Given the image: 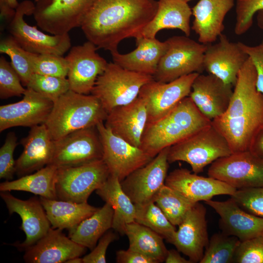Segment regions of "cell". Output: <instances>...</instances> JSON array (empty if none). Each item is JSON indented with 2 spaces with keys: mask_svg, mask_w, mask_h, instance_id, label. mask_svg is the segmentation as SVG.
Returning a JSON list of instances; mask_svg holds the SVG:
<instances>
[{
  "mask_svg": "<svg viewBox=\"0 0 263 263\" xmlns=\"http://www.w3.org/2000/svg\"><path fill=\"white\" fill-rule=\"evenodd\" d=\"M102 158V146L96 126L73 132L55 141L49 165L57 169L75 167Z\"/></svg>",
  "mask_w": 263,
  "mask_h": 263,
  "instance_id": "obj_12",
  "label": "cell"
},
{
  "mask_svg": "<svg viewBox=\"0 0 263 263\" xmlns=\"http://www.w3.org/2000/svg\"><path fill=\"white\" fill-rule=\"evenodd\" d=\"M191 15L192 9L185 0H159L155 16L137 38H155L159 31L165 29H179L189 37Z\"/></svg>",
  "mask_w": 263,
  "mask_h": 263,
  "instance_id": "obj_29",
  "label": "cell"
},
{
  "mask_svg": "<svg viewBox=\"0 0 263 263\" xmlns=\"http://www.w3.org/2000/svg\"><path fill=\"white\" fill-rule=\"evenodd\" d=\"M207 173L237 190L263 187V159L249 150L232 153L211 164Z\"/></svg>",
  "mask_w": 263,
  "mask_h": 263,
  "instance_id": "obj_11",
  "label": "cell"
},
{
  "mask_svg": "<svg viewBox=\"0 0 263 263\" xmlns=\"http://www.w3.org/2000/svg\"><path fill=\"white\" fill-rule=\"evenodd\" d=\"M0 53L9 56L12 67L19 75L22 85L26 87L34 74L30 52L23 49L10 36L0 40Z\"/></svg>",
  "mask_w": 263,
  "mask_h": 263,
  "instance_id": "obj_38",
  "label": "cell"
},
{
  "mask_svg": "<svg viewBox=\"0 0 263 263\" xmlns=\"http://www.w3.org/2000/svg\"><path fill=\"white\" fill-rule=\"evenodd\" d=\"M157 8L156 0H95L80 27L98 49L114 52L122 40L139 36Z\"/></svg>",
  "mask_w": 263,
  "mask_h": 263,
  "instance_id": "obj_1",
  "label": "cell"
},
{
  "mask_svg": "<svg viewBox=\"0 0 263 263\" xmlns=\"http://www.w3.org/2000/svg\"><path fill=\"white\" fill-rule=\"evenodd\" d=\"M114 210L108 203L77 225L69 230L75 243L93 250L101 237L112 228Z\"/></svg>",
  "mask_w": 263,
  "mask_h": 263,
  "instance_id": "obj_32",
  "label": "cell"
},
{
  "mask_svg": "<svg viewBox=\"0 0 263 263\" xmlns=\"http://www.w3.org/2000/svg\"><path fill=\"white\" fill-rule=\"evenodd\" d=\"M34 74L66 77L68 66L65 57L54 54L30 52Z\"/></svg>",
  "mask_w": 263,
  "mask_h": 263,
  "instance_id": "obj_40",
  "label": "cell"
},
{
  "mask_svg": "<svg viewBox=\"0 0 263 263\" xmlns=\"http://www.w3.org/2000/svg\"><path fill=\"white\" fill-rule=\"evenodd\" d=\"M232 153L226 140L211 124L170 147L168 160L169 164L185 162L198 174L207 166Z\"/></svg>",
  "mask_w": 263,
  "mask_h": 263,
  "instance_id": "obj_5",
  "label": "cell"
},
{
  "mask_svg": "<svg viewBox=\"0 0 263 263\" xmlns=\"http://www.w3.org/2000/svg\"><path fill=\"white\" fill-rule=\"evenodd\" d=\"M238 42L252 61L256 72V88L263 94V39L260 44L253 46L241 42Z\"/></svg>",
  "mask_w": 263,
  "mask_h": 263,
  "instance_id": "obj_46",
  "label": "cell"
},
{
  "mask_svg": "<svg viewBox=\"0 0 263 263\" xmlns=\"http://www.w3.org/2000/svg\"><path fill=\"white\" fill-rule=\"evenodd\" d=\"M167 48L153 75L157 81L168 83L204 70V57L207 45L186 36H175L166 40Z\"/></svg>",
  "mask_w": 263,
  "mask_h": 263,
  "instance_id": "obj_7",
  "label": "cell"
},
{
  "mask_svg": "<svg viewBox=\"0 0 263 263\" xmlns=\"http://www.w3.org/2000/svg\"><path fill=\"white\" fill-rule=\"evenodd\" d=\"M125 234L129 239V248L153 259L157 263L165 261L168 250L159 234L135 221L126 225Z\"/></svg>",
  "mask_w": 263,
  "mask_h": 263,
  "instance_id": "obj_34",
  "label": "cell"
},
{
  "mask_svg": "<svg viewBox=\"0 0 263 263\" xmlns=\"http://www.w3.org/2000/svg\"><path fill=\"white\" fill-rule=\"evenodd\" d=\"M65 263H83L82 258L77 257L72 258L66 261Z\"/></svg>",
  "mask_w": 263,
  "mask_h": 263,
  "instance_id": "obj_53",
  "label": "cell"
},
{
  "mask_svg": "<svg viewBox=\"0 0 263 263\" xmlns=\"http://www.w3.org/2000/svg\"><path fill=\"white\" fill-rule=\"evenodd\" d=\"M169 148L162 150L148 164L120 182L123 190L134 205L154 202L156 194L165 185Z\"/></svg>",
  "mask_w": 263,
  "mask_h": 263,
  "instance_id": "obj_15",
  "label": "cell"
},
{
  "mask_svg": "<svg viewBox=\"0 0 263 263\" xmlns=\"http://www.w3.org/2000/svg\"><path fill=\"white\" fill-rule=\"evenodd\" d=\"M136 48L131 52L121 54L118 51L111 53L113 62L133 72L153 75L167 48L166 41L155 38L139 37L135 38Z\"/></svg>",
  "mask_w": 263,
  "mask_h": 263,
  "instance_id": "obj_28",
  "label": "cell"
},
{
  "mask_svg": "<svg viewBox=\"0 0 263 263\" xmlns=\"http://www.w3.org/2000/svg\"><path fill=\"white\" fill-rule=\"evenodd\" d=\"M154 202L175 226L183 222L188 212L196 203L188 199L165 184L156 194Z\"/></svg>",
  "mask_w": 263,
  "mask_h": 263,
  "instance_id": "obj_35",
  "label": "cell"
},
{
  "mask_svg": "<svg viewBox=\"0 0 263 263\" xmlns=\"http://www.w3.org/2000/svg\"><path fill=\"white\" fill-rule=\"evenodd\" d=\"M19 3L17 0H0L1 19L8 23L14 16Z\"/></svg>",
  "mask_w": 263,
  "mask_h": 263,
  "instance_id": "obj_49",
  "label": "cell"
},
{
  "mask_svg": "<svg viewBox=\"0 0 263 263\" xmlns=\"http://www.w3.org/2000/svg\"><path fill=\"white\" fill-rule=\"evenodd\" d=\"M39 200L52 225V228L68 230L90 217L99 208L87 202L77 203L40 197Z\"/></svg>",
  "mask_w": 263,
  "mask_h": 263,
  "instance_id": "obj_31",
  "label": "cell"
},
{
  "mask_svg": "<svg viewBox=\"0 0 263 263\" xmlns=\"http://www.w3.org/2000/svg\"><path fill=\"white\" fill-rule=\"evenodd\" d=\"M20 144L23 150L16 160V173L19 176L29 174L50 164L55 148V141L44 124L30 128Z\"/></svg>",
  "mask_w": 263,
  "mask_h": 263,
  "instance_id": "obj_26",
  "label": "cell"
},
{
  "mask_svg": "<svg viewBox=\"0 0 263 263\" xmlns=\"http://www.w3.org/2000/svg\"><path fill=\"white\" fill-rule=\"evenodd\" d=\"M212 124L188 96L169 113L148 124L139 148L154 158L162 150L183 140Z\"/></svg>",
  "mask_w": 263,
  "mask_h": 263,
  "instance_id": "obj_3",
  "label": "cell"
},
{
  "mask_svg": "<svg viewBox=\"0 0 263 263\" xmlns=\"http://www.w3.org/2000/svg\"><path fill=\"white\" fill-rule=\"evenodd\" d=\"M165 184L195 203L206 202L217 195L231 196L237 190L218 179L199 176L184 168L170 172Z\"/></svg>",
  "mask_w": 263,
  "mask_h": 263,
  "instance_id": "obj_20",
  "label": "cell"
},
{
  "mask_svg": "<svg viewBox=\"0 0 263 263\" xmlns=\"http://www.w3.org/2000/svg\"><path fill=\"white\" fill-rule=\"evenodd\" d=\"M23 98L0 106V132L18 127L32 128L44 124L54 106L49 99L26 88Z\"/></svg>",
  "mask_w": 263,
  "mask_h": 263,
  "instance_id": "obj_17",
  "label": "cell"
},
{
  "mask_svg": "<svg viewBox=\"0 0 263 263\" xmlns=\"http://www.w3.org/2000/svg\"><path fill=\"white\" fill-rule=\"evenodd\" d=\"M236 263H263V236L241 242L233 259Z\"/></svg>",
  "mask_w": 263,
  "mask_h": 263,
  "instance_id": "obj_44",
  "label": "cell"
},
{
  "mask_svg": "<svg viewBox=\"0 0 263 263\" xmlns=\"http://www.w3.org/2000/svg\"><path fill=\"white\" fill-rule=\"evenodd\" d=\"M107 114L96 96L70 90L54 102L44 124L56 141L73 132L96 127L105 121Z\"/></svg>",
  "mask_w": 263,
  "mask_h": 263,
  "instance_id": "obj_4",
  "label": "cell"
},
{
  "mask_svg": "<svg viewBox=\"0 0 263 263\" xmlns=\"http://www.w3.org/2000/svg\"><path fill=\"white\" fill-rule=\"evenodd\" d=\"M205 203L219 214L222 232L241 242L263 236V217L243 209L231 197L224 201L211 199Z\"/></svg>",
  "mask_w": 263,
  "mask_h": 263,
  "instance_id": "obj_23",
  "label": "cell"
},
{
  "mask_svg": "<svg viewBox=\"0 0 263 263\" xmlns=\"http://www.w3.org/2000/svg\"><path fill=\"white\" fill-rule=\"evenodd\" d=\"M186 0L187 2H188L189 1L191 0Z\"/></svg>",
  "mask_w": 263,
  "mask_h": 263,
  "instance_id": "obj_54",
  "label": "cell"
},
{
  "mask_svg": "<svg viewBox=\"0 0 263 263\" xmlns=\"http://www.w3.org/2000/svg\"><path fill=\"white\" fill-rule=\"evenodd\" d=\"M233 87L213 75L199 74L193 81L189 96L200 112L212 121L227 109Z\"/></svg>",
  "mask_w": 263,
  "mask_h": 263,
  "instance_id": "obj_21",
  "label": "cell"
},
{
  "mask_svg": "<svg viewBox=\"0 0 263 263\" xmlns=\"http://www.w3.org/2000/svg\"><path fill=\"white\" fill-rule=\"evenodd\" d=\"M95 191L113 209L112 228L124 235L126 225L134 222L135 206L123 190L119 179L110 174L107 181Z\"/></svg>",
  "mask_w": 263,
  "mask_h": 263,
  "instance_id": "obj_30",
  "label": "cell"
},
{
  "mask_svg": "<svg viewBox=\"0 0 263 263\" xmlns=\"http://www.w3.org/2000/svg\"><path fill=\"white\" fill-rule=\"evenodd\" d=\"M256 20L258 26L263 30V9L257 13Z\"/></svg>",
  "mask_w": 263,
  "mask_h": 263,
  "instance_id": "obj_52",
  "label": "cell"
},
{
  "mask_svg": "<svg viewBox=\"0 0 263 263\" xmlns=\"http://www.w3.org/2000/svg\"><path fill=\"white\" fill-rule=\"evenodd\" d=\"M206 213V207L196 203L178 225L171 243L192 263L200 262L208 243Z\"/></svg>",
  "mask_w": 263,
  "mask_h": 263,
  "instance_id": "obj_19",
  "label": "cell"
},
{
  "mask_svg": "<svg viewBox=\"0 0 263 263\" xmlns=\"http://www.w3.org/2000/svg\"><path fill=\"white\" fill-rule=\"evenodd\" d=\"M117 238V235L111 230L106 232L99 240L92 251L82 258L83 263H105L106 254L110 244Z\"/></svg>",
  "mask_w": 263,
  "mask_h": 263,
  "instance_id": "obj_47",
  "label": "cell"
},
{
  "mask_svg": "<svg viewBox=\"0 0 263 263\" xmlns=\"http://www.w3.org/2000/svg\"><path fill=\"white\" fill-rule=\"evenodd\" d=\"M97 49L88 40L71 48L65 57L70 90L84 94L91 93L98 76L103 73L108 63L96 52Z\"/></svg>",
  "mask_w": 263,
  "mask_h": 263,
  "instance_id": "obj_16",
  "label": "cell"
},
{
  "mask_svg": "<svg viewBox=\"0 0 263 263\" xmlns=\"http://www.w3.org/2000/svg\"><path fill=\"white\" fill-rule=\"evenodd\" d=\"M29 88L53 102L70 90L66 77L33 74L27 84Z\"/></svg>",
  "mask_w": 263,
  "mask_h": 263,
  "instance_id": "obj_39",
  "label": "cell"
},
{
  "mask_svg": "<svg viewBox=\"0 0 263 263\" xmlns=\"http://www.w3.org/2000/svg\"><path fill=\"white\" fill-rule=\"evenodd\" d=\"M147 122L146 104L138 96L131 103L113 109L108 113L104 124L115 135L140 147Z\"/></svg>",
  "mask_w": 263,
  "mask_h": 263,
  "instance_id": "obj_25",
  "label": "cell"
},
{
  "mask_svg": "<svg viewBox=\"0 0 263 263\" xmlns=\"http://www.w3.org/2000/svg\"><path fill=\"white\" fill-rule=\"evenodd\" d=\"M57 168L48 165L32 174L0 184V191H23L49 199H57L56 190ZM58 200V199H57Z\"/></svg>",
  "mask_w": 263,
  "mask_h": 263,
  "instance_id": "obj_33",
  "label": "cell"
},
{
  "mask_svg": "<svg viewBox=\"0 0 263 263\" xmlns=\"http://www.w3.org/2000/svg\"><path fill=\"white\" fill-rule=\"evenodd\" d=\"M96 128L102 146V159L110 174L117 177L120 182L153 158L140 148L114 134L104 122L98 124Z\"/></svg>",
  "mask_w": 263,
  "mask_h": 263,
  "instance_id": "obj_13",
  "label": "cell"
},
{
  "mask_svg": "<svg viewBox=\"0 0 263 263\" xmlns=\"http://www.w3.org/2000/svg\"><path fill=\"white\" fill-rule=\"evenodd\" d=\"M235 34H245L252 26L256 14L263 9V0H235Z\"/></svg>",
  "mask_w": 263,
  "mask_h": 263,
  "instance_id": "obj_42",
  "label": "cell"
},
{
  "mask_svg": "<svg viewBox=\"0 0 263 263\" xmlns=\"http://www.w3.org/2000/svg\"><path fill=\"white\" fill-rule=\"evenodd\" d=\"M117 263H157L153 259L130 248L119 250L116 253Z\"/></svg>",
  "mask_w": 263,
  "mask_h": 263,
  "instance_id": "obj_48",
  "label": "cell"
},
{
  "mask_svg": "<svg viewBox=\"0 0 263 263\" xmlns=\"http://www.w3.org/2000/svg\"><path fill=\"white\" fill-rule=\"evenodd\" d=\"M215 44H207L204 57V69L208 74L234 86L239 73L249 57L238 42L230 41L224 34Z\"/></svg>",
  "mask_w": 263,
  "mask_h": 263,
  "instance_id": "obj_18",
  "label": "cell"
},
{
  "mask_svg": "<svg viewBox=\"0 0 263 263\" xmlns=\"http://www.w3.org/2000/svg\"><path fill=\"white\" fill-rule=\"evenodd\" d=\"M12 67L3 56L0 57V98L7 99L23 95L26 89Z\"/></svg>",
  "mask_w": 263,
  "mask_h": 263,
  "instance_id": "obj_41",
  "label": "cell"
},
{
  "mask_svg": "<svg viewBox=\"0 0 263 263\" xmlns=\"http://www.w3.org/2000/svg\"><path fill=\"white\" fill-rule=\"evenodd\" d=\"M135 206L134 221L150 228L171 244L176 228L160 207L154 202Z\"/></svg>",
  "mask_w": 263,
  "mask_h": 263,
  "instance_id": "obj_36",
  "label": "cell"
},
{
  "mask_svg": "<svg viewBox=\"0 0 263 263\" xmlns=\"http://www.w3.org/2000/svg\"><path fill=\"white\" fill-rule=\"evenodd\" d=\"M230 197L243 209L263 217V187L237 189Z\"/></svg>",
  "mask_w": 263,
  "mask_h": 263,
  "instance_id": "obj_43",
  "label": "cell"
},
{
  "mask_svg": "<svg viewBox=\"0 0 263 263\" xmlns=\"http://www.w3.org/2000/svg\"><path fill=\"white\" fill-rule=\"evenodd\" d=\"M249 150L263 159V126L255 134Z\"/></svg>",
  "mask_w": 263,
  "mask_h": 263,
  "instance_id": "obj_50",
  "label": "cell"
},
{
  "mask_svg": "<svg viewBox=\"0 0 263 263\" xmlns=\"http://www.w3.org/2000/svg\"><path fill=\"white\" fill-rule=\"evenodd\" d=\"M256 84V70L249 57L239 73L227 109L212 121L232 153L249 150L255 134L263 126V94Z\"/></svg>",
  "mask_w": 263,
  "mask_h": 263,
  "instance_id": "obj_2",
  "label": "cell"
},
{
  "mask_svg": "<svg viewBox=\"0 0 263 263\" xmlns=\"http://www.w3.org/2000/svg\"><path fill=\"white\" fill-rule=\"evenodd\" d=\"M153 79L151 75L129 71L110 62L98 76L91 94L99 99L108 113L134 101L141 88Z\"/></svg>",
  "mask_w": 263,
  "mask_h": 263,
  "instance_id": "obj_6",
  "label": "cell"
},
{
  "mask_svg": "<svg viewBox=\"0 0 263 263\" xmlns=\"http://www.w3.org/2000/svg\"><path fill=\"white\" fill-rule=\"evenodd\" d=\"M17 140L15 132H8L4 144L0 149V179L11 180L16 173V161L14 159V152L18 145Z\"/></svg>",
  "mask_w": 263,
  "mask_h": 263,
  "instance_id": "obj_45",
  "label": "cell"
},
{
  "mask_svg": "<svg viewBox=\"0 0 263 263\" xmlns=\"http://www.w3.org/2000/svg\"><path fill=\"white\" fill-rule=\"evenodd\" d=\"M235 0H199L192 8L194 20L191 29L204 44L215 42L222 34L224 21L235 5Z\"/></svg>",
  "mask_w": 263,
  "mask_h": 263,
  "instance_id": "obj_27",
  "label": "cell"
},
{
  "mask_svg": "<svg viewBox=\"0 0 263 263\" xmlns=\"http://www.w3.org/2000/svg\"><path fill=\"white\" fill-rule=\"evenodd\" d=\"M87 248L66 236L62 230L51 227L43 237L25 249L23 259L29 263H65L81 257Z\"/></svg>",
  "mask_w": 263,
  "mask_h": 263,
  "instance_id": "obj_24",
  "label": "cell"
},
{
  "mask_svg": "<svg viewBox=\"0 0 263 263\" xmlns=\"http://www.w3.org/2000/svg\"><path fill=\"white\" fill-rule=\"evenodd\" d=\"M0 195L9 214L16 213L22 220L20 228L25 233L26 239L17 246L26 249L43 237L51 227L39 199L33 197L21 200L13 196L10 191H0Z\"/></svg>",
  "mask_w": 263,
  "mask_h": 263,
  "instance_id": "obj_22",
  "label": "cell"
},
{
  "mask_svg": "<svg viewBox=\"0 0 263 263\" xmlns=\"http://www.w3.org/2000/svg\"><path fill=\"white\" fill-rule=\"evenodd\" d=\"M199 74L192 73L168 83L153 79L144 85L138 96L144 101L146 106L147 124L164 117L182 99L189 96L193 81Z\"/></svg>",
  "mask_w": 263,
  "mask_h": 263,
  "instance_id": "obj_14",
  "label": "cell"
},
{
  "mask_svg": "<svg viewBox=\"0 0 263 263\" xmlns=\"http://www.w3.org/2000/svg\"><path fill=\"white\" fill-rule=\"evenodd\" d=\"M165 262L166 263H192L189 259L182 257L178 250L175 249L168 250Z\"/></svg>",
  "mask_w": 263,
  "mask_h": 263,
  "instance_id": "obj_51",
  "label": "cell"
},
{
  "mask_svg": "<svg viewBox=\"0 0 263 263\" xmlns=\"http://www.w3.org/2000/svg\"><path fill=\"white\" fill-rule=\"evenodd\" d=\"M241 241L223 232L214 234L209 240L200 263H231Z\"/></svg>",
  "mask_w": 263,
  "mask_h": 263,
  "instance_id": "obj_37",
  "label": "cell"
},
{
  "mask_svg": "<svg viewBox=\"0 0 263 263\" xmlns=\"http://www.w3.org/2000/svg\"><path fill=\"white\" fill-rule=\"evenodd\" d=\"M95 0H37L33 12L37 25L52 35L80 27Z\"/></svg>",
  "mask_w": 263,
  "mask_h": 263,
  "instance_id": "obj_10",
  "label": "cell"
},
{
  "mask_svg": "<svg viewBox=\"0 0 263 263\" xmlns=\"http://www.w3.org/2000/svg\"><path fill=\"white\" fill-rule=\"evenodd\" d=\"M35 4L25 0L19 3L8 25V30L15 41L27 52L38 54L63 56L71 47L69 34L50 35L28 24L25 15H33Z\"/></svg>",
  "mask_w": 263,
  "mask_h": 263,
  "instance_id": "obj_8",
  "label": "cell"
},
{
  "mask_svg": "<svg viewBox=\"0 0 263 263\" xmlns=\"http://www.w3.org/2000/svg\"><path fill=\"white\" fill-rule=\"evenodd\" d=\"M110 175L103 159L75 167L58 168L56 183L57 199L86 203L91 194L99 188Z\"/></svg>",
  "mask_w": 263,
  "mask_h": 263,
  "instance_id": "obj_9",
  "label": "cell"
}]
</instances>
